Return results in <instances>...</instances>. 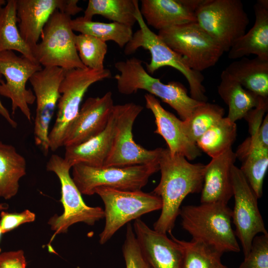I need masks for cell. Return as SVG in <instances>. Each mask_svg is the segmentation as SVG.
I'll use <instances>...</instances> for the list:
<instances>
[{"label": "cell", "mask_w": 268, "mask_h": 268, "mask_svg": "<svg viewBox=\"0 0 268 268\" xmlns=\"http://www.w3.org/2000/svg\"><path fill=\"white\" fill-rule=\"evenodd\" d=\"M238 268H268V233L257 235Z\"/></svg>", "instance_id": "d590c367"}, {"label": "cell", "mask_w": 268, "mask_h": 268, "mask_svg": "<svg viewBox=\"0 0 268 268\" xmlns=\"http://www.w3.org/2000/svg\"><path fill=\"white\" fill-rule=\"evenodd\" d=\"M236 159L231 147L212 158L205 165L201 203H228L233 195L231 169Z\"/></svg>", "instance_id": "44dd1931"}, {"label": "cell", "mask_w": 268, "mask_h": 268, "mask_svg": "<svg viewBox=\"0 0 268 268\" xmlns=\"http://www.w3.org/2000/svg\"><path fill=\"white\" fill-rule=\"evenodd\" d=\"M23 251H10L0 254V268H26Z\"/></svg>", "instance_id": "f35d334b"}, {"label": "cell", "mask_w": 268, "mask_h": 268, "mask_svg": "<svg viewBox=\"0 0 268 268\" xmlns=\"http://www.w3.org/2000/svg\"><path fill=\"white\" fill-rule=\"evenodd\" d=\"M116 133L113 109L104 130L87 141L65 147V161L72 168L78 164L94 167H103L111 152Z\"/></svg>", "instance_id": "7402d4cb"}, {"label": "cell", "mask_w": 268, "mask_h": 268, "mask_svg": "<svg viewBox=\"0 0 268 268\" xmlns=\"http://www.w3.org/2000/svg\"><path fill=\"white\" fill-rule=\"evenodd\" d=\"M65 70L59 67H44L34 73L30 81L36 97L34 136L35 144L45 155L50 150L49 126L61 96L59 88Z\"/></svg>", "instance_id": "9a60e30c"}, {"label": "cell", "mask_w": 268, "mask_h": 268, "mask_svg": "<svg viewBox=\"0 0 268 268\" xmlns=\"http://www.w3.org/2000/svg\"><path fill=\"white\" fill-rule=\"evenodd\" d=\"M71 167L63 157L52 154L46 164V169L54 172L58 177L61 187V202L64 212L61 215L55 214L51 217L48 224L54 234L50 242L55 236L66 233L72 225L83 222L89 226L104 218V211L99 206H89L85 204L72 177L69 174Z\"/></svg>", "instance_id": "30bf717a"}, {"label": "cell", "mask_w": 268, "mask_h": 268, "mask_svg": "<svg viewBox=\"0 0 268 268\" xmlns=\"http://www.w3.org/2000/svg\"><path fill=\"white\" fill-rule=\"evenodd\" d=\"M234 205L232 221L235 234L241 244L244 256L249 252L253 239L258 234L268 233L260 212L258 198L242 172L233 165L231 169Z\"/></svg>", "instance_id": "4fadbf2b"}, {"label": "cell", "mask_w": 268, "mask_h": 268, "mask_svg": "<svg viewBox=\"0 0 268 268\" xmlns=\"http://www.w3.org/2000/svg\"><path fill=\"white\" fill-rule=\"evenodd\" d=\"M159 166L160 180L152 193L160 198L162 207L153 229L167 234L172 233L184 199L201 192L205 165L191 163L184 156L162 148Z\"/></svg>", "instance_id": "6da1fadb"}, {"label": "cell", "mask_w": 268, "mask_h": 268, "mask_svg": "<svg viewBox=\"0 0 268 268\" xmlns=\"http://www.w3.org/2000/svg\"><path fill=\"white\" fill-rule=\"evenodd\" d=\"M78 0H16V16L20 34L32 52L43 29L56 10L74 15L83 10Z\"/></svg>", "instance_id": "2e32d148"}, {"label": "cell", "mask_w": 268, "mask_h": 268, "mask_svg": "<svg viewBox=\"0 0 268 268\" xmlns=\"http://www.w3.org/2000/svg\"><path fill=\"white\" fill-rule=\"evenodd\" d=\"M6 1L4 0H0V6L4 5L6 4Z\"/></svg>", "instance_id": "b9f144b4"}, {"label": "cell", "mask_w": 268, "mask_h": 268, "mask_svg": "<svg viewBox=\"0 0 268 268\" xmlns=\"http://www.w3.org/2000/svg\"><path fill=\"white\" fill-rule=\"evenodd\" d=\"M114 105L111 91L102 97L87 98L70 125L64 146L79 144L103 132L107 125Z\"/></svg>", "instance_id": "e0dca14e"}, {"label": "cell", "mask_w": 268, "mask_h": 268, "mask_svg": "<svg viewBox=\"0 0 268 268\" xmlns=\"http://www.w3.org/2000/svg\"><path fill=\"white\" fill-rule=\"evenodd\" d=\"M111 75V71L105 68L100 70L87 67L65 70L59 88L61 96L57 106L56 119L48 135L50 150L55 151L64 146L67 133L79 112L88 88Z\"/></svg>", "instance_id": "5b68a950"}, {"label": "cell", "mask_w": 268, "mask_h": 268, "mask_svg": "<svg viewBox=\"0 0 268 268\" xmlns=\"http://www.w3.org/2000/svg\"><path fill=\"white\" fill-rule=\"evenodd\" d=\"M8 207V204L6 203H0V212L7 209Z\"/></svg>", "instance_id": "60d3db41"}, {"label": "cell", "mask_w": 268, "mask_h": 268, "mask_svg": "<svg viewBox=\"0 0 268 268\" xmlns=\"http://www.w3.org/2000/svg\"><path fill=\"white\" fill-rule=\"evenodd\" d=\"M2 75L0 74V81L1 79ZM0 115L13 128H16L17 127V123L16 121L12 118L9 112L7 109L2 104L0 99Z\"/></svg>", "instance_id": "ab89813d"}, {"label": "cell", "mask_w": 268, "mask_h": 268, "mask_svg": "<svg viewBox=\"0 0 268 268\" xmlns=\"http://www.w3.org/2000/svg\"><path fill=\"white\" fill-rule=\"evenodd\" d=\"M73 31L89 35L104 42L112 41L123 48L131 40L132 27L117 22L104 23L93 21L78 17L70 21Z\"/></svg>", "instance_id": "f546056e"}, {"label": "cell", "mask_w": 268, "mask_h": 268, "mask_svg": "<svg viewBox=\"0 0 268 268\" xmlns=\"http://www.w3.org/2000/svg\"><path fill=\"white\" fill-rule=\"evenodd\" d=\"M224 109L221 106L203 102L194 110L189 120L183 121L185 133L196 143L197 139L208 129L223 118Z\"/></svg>", "instance_id": "d6a6232c"}, {"label": "cell", "mask_w": 268, "mask_h": 268, "mask_svg": "<svg viewBox=\"0 0 268 268\" xmlns=\"http://www.w3.org/2000/svg\"><path fill=\"white\" fill-rule=\"evenodd\" d=\"M143 107L134 103L114 105L116 133L111 152L103 167H125L159 162L162 148L146 149L133 138L132 130Z\"/></svg>", "instance_id": "7c38bea8"}, {"label": "cell", "mask_w": 268, "mask_h": 268, "mask_svg": "<svg viewBox=\"0 0 268 268\" xmlns=\"http://www.w3.org/2000/svg\"><path fill=\"white\" fill-rule=\"evenodd\" d=\"M2 234H3V233H2V231H1V228H0V239H1V236H2ZM1 248H0V254L1 253Z\"/></svg>", "instance_id": "7bdbcfd3"}, {"label": "cell", "mask_w": 268, "mask_h": 268, "mask_svg": "<svg viewBox=\"0 0 268 268\" xmlns=\"http://www.w3.org/2000/svg\"><path fill=\"white\" fill-rule=\"evenodd\" d=\"M135 16L140 28L133 33L131 40L125 46V54L131 55L139 48L148 50L151 60L146 65V70L149 74L164 67L174 68L187 80L191 97L198 101L207 102L205 88L202 84L204 77L201 72L192 69L182 56L170 48L158 34L149 29L140 12L138 4Z\"/></svg>", "instance_id": "277c9868"}, {"label": "cell", "mask_w": 268, "mask_h": 268, "mask_svg": "<svg viewBox=\"0 0 268 268\" xmlns=\"http://www.w3.org/2000/svg\"><path fill=\"white\" fill-rule=\"evenodd\" d=\"M26 166L25 158L14 146L0 141V198L9 200L17 194Z\"/></svg>", "instance_id": "484cf974"}, {"label": "cell", "mask_w": 268, "mask_h": 268, "mask_svg": "<svg viewBox=\"0 0 268 268\" xmlns=\"http://www.w3.org/2000/svg\"><path fill=\"white\" fill-rule=\"evenodd\" d=\"M196 22L228 52L245 33L249 19L240 0H202Z\"/></svg>", "instance_id": "ba28073f"}, {"label": "cell", "mask_w": 268, "mask_h": 268, "mask_svg": "<svg viewBox=\"0 0 268 268\" xmlns=\"http://www.w3.org/2000/svg\"><path fill=\"white\" fill-rule=\"evenodd\" d=\"M202 0H142L140 12L148 25L158 31L196 22L195 11Z\"/></svg>", "instance_id": "ffe728a7"}, {"label": "cell", "mask_w": 268, "mask_h": 268, "mask_svg": "<svg viewBox=\"0 0 268 268\" xmlns=\"http://www.w3.org/2000/svg\"><path fill=\"white\" fill-rule=\"evenodd\" d=\"M122 252L126 268H152L140 250L133 226L130 223L127 225Z\"/></svg>", "instance_id": "e575fe53"}, {"label": "cell", "mask_w": 268, "mask_h": 268, "mask_svg": "<svg viewBox=\"0 0 268 268\" xmlns=\"http://www.w3.org/2000/svg\"><path fill=\"white\" fill-rule=\"evenodd\" d=\"M133 229L140 250L152 268H181L182 250L173 239L150 228L140 218L134 220Z\"/></svg>", "instance_id": "ac0fdd59"}, {"label": "cell", "mask_w": 268, "mask_h": 268, "mask_svg": "<svg viewBox=\"0 0 268 268\" xmlns=\"http://www.w3.org/2000/svg\"><path fill=\"white\" fill-rule=\"evenodd\" d=\"M183 228L192 237L223 255L240 248L232 225V209L222 202L187 205L180 208Z\"/></svg>", "instance_id": "7a4b0ae2"}, {"label": "cell", "mask_w": 268, "mask_h": 268, "mask_svg": "<svg viewBox=\"0 0 268 268\" xmlns=\"http://www.w3.org/2000/svg\"><path fill=\"white\" fill-rule=\"evenodd\" d=\"M224 70L246 89L258 96L268 97V60L243 57Z\"/></svg>", "instance_id": "cb8c5ba5"}, {"label": "cell", "mask_w": 268, "mask_h": 268, "mask_svg": "<svg viewBox=\"0 0 268 268\" xmlns=\"http://www.w3.org/2000/svg\"><path fill=\"white\" fill-rule=\"evenodd\" d=\"M72 180L81 194L91 196L98 187L140 191L159 170V162L118 167H94L82 164L72 167Z\"/></svg>", "instance_id": "9c48e42d"}, {"label": "cell", "mask_w": 268, "mask_h": 268, "mask_svg": "<svg viewBox=\"0 0 268 268\" xmlns=\"http://www.w3.org/2000/svg\"><path fill=\"white\" fill-rule=\"evenodd\" d=\"M255 21L252 28L240 38L228 51V58L241 59L255 55L268 60V1L259 0L254 5Z\"/></svg>", "instance_id": "603a6c76"}, {"label": "cell", "mask_w": 268, "mask_h": 268, "mask_svg": "<svg viewBox=\"0 0 268 268\" xmlns=\"http://www.w3.org/2000/svg\"><path fill=\"white\" fill-rule=\"evenodd\" d=\"M71 16L56 10L45 25L41 41L32 50L33 55L44 67H56L65 70L85 68L74 42Z\"/></svg>", "instance_id": "52a82bcc"}, {"label": "cell", "mask_w": 268, "mask_h": 268, "mask_svg": "<svg viewBox=\"0 0 268 268\" xmlns=\"http://www.w3.org/2000/svg\"><path fill=\"white\" fill-rule=\"evenodd\" d=\"M42 68L39 63L23 56H18L13 51L0 53V74L5 79V81H0V95L11 100L12 115L18 109L31 122L29 105L34 103L36 97L26 85L32 75Z\"/></svg>", "instance_id": "5bb4252c"}, {"label": "cell", "mask_w": 268, "mask_h": 268, "mask_svg": "<svg viewBox=\"0 0 268 268\" xmlns=\"http://www.w3.org/2000/svg\"><path fill=\"white\" fill-rule=\"evenodd\" d=\"M0 228L3 234L10 232L20 225L32 222L35 220V214L28 209L19 213L0 212Z\"/></svg>", "instance_id": "8d00e7d4"}, {"label": "cell", "mask_w": 268, "mask_h": 268, "mask_svg": "<svg viewBox=\"0 0 268 268\" xmlns=\"http://www.w3.org/2000/svg\"><path fill=\"white\" fill-rule=\"evenodd\" d=\"M268 107V98L260 97L257 106L250 110L244 117L248 123L250 135H254L259 130Z\"/></svg>", "instance_id": "74e56055"}, {"label": "cell", "mask_w": 268, "mask_h": 268, "mask_svg": "<svg viewBox=\"0 0 268 268\" xmlns=\"http://www.w3.org/2000/svg\"><path fill=\"white\" fill-rule=\"evenodd\" d=\"M74 42L79 57L85 67L98 70L104 68V60L108 50L106 42L79 34L75 35Z\"/></svg>", "instance_id": "836d02e7"}, {"label": "cell", "mask_w": 268, "mask_h": 268, "mask_svg": "<svg viewBox=\"0 0 268 268\" xmlns=\"http://www.w3.org/2000/svg\"><path fill=\"white\" fill-rule=\"evenodd\" d=\"M159 37L182 56L193 70L201 72L214 66L224 51L196 22L169 27Z\"/></svg>", "instance_id": "8fae6325"}, {"label": "cell", "mask_w": 268, "mask_h": 268, "mask_svg": "<svg viewBox=\"0 0 268 268\" xmlns=\"http://www.w3.org/2000/svg\"><path fill=\"white\" fill-rule=\"evenodd\" d=\"M220 79L218 94L228 106L227 117L235 123L257 106L260 97L244 88L225 70L221 72Z\"/></svg>", "instance_id": "d4e9b609"}, {"label": "cell", "mask_w": 268, "mask_h": 268, "mask_svg": "<svg viewBox=\"0 0 268 268\" xmlns=\"http://www.w3.org/2000/svg\"><path fill=\"white\" fill-rule=\"evenodd\" d=\"M94 194L100 197L104 204L105 223L99 240L101 245L106 243L126 224L162 207L160 198L152 192L101 187L95 189Z\"/></svg>", "instance_id": "8992f818"}, {"label": "cell", "mask_w": 268, "mask_h": 268, "mask_svg": "<svg viewBox=\"0 0 268 268\" xmlns=\"http://www.w3.org/2000/svg\"><path fill=\"white\" fill-rule=\"evenodd\" d=\"M144 99L146 107L155 117L156 129L154 133L163 137L171 154L183 155L189 160L199 156L201 150L186 134L183 121L166 110L155 96L146 93Z\"/></svg>", "instance_id": "d6986e66"}, {"label": "cell", "mask_w": 268, "mask_h": 268, "mask_svg": "<svg viewBox=\"0 0 268 268\" xmlns=\"http://www.w3.org/2000/svg\"><path fill=\"white\" fill-rule=\"evenodd\" d=\"M115 67L119 72L115 78L120 93L130 95L140 89L147 91L173 108L182 121L189 120L196 108L203 103L189 96L180 82L164 84L159 78L152 77L144 68L142 61L136 58L117 62Z\"/></svg>", "instance_id": "3957f363"}, {"label": "cell", "mask_w": 268, "mask_h": 268, "mask_svg": "<svg viewBox=\"0 0 268 268\" xmlns=\"http://www.w3.org/2000/svg\"><path fill=\"white\" fill-rule=\"evenodd\" d=\"M17 23L16 0H8L4 6H0V53L16 51L37 62L31 49L22 39Z\"/></svg>", "instance_id": "83f0119b"}, {"label": "cell", "mask_w": 268, "mask_h": 268, "mask_svg": "<svg viewBox=\"0 0 268 268\" xmlns=\"http://www.w3.org/2000/svg\"><path fill=\"white\" fill-rule=\"evenodd\" d=\"M170 234L181 248V268H228L221 261L222 255L204 243L193 240H181L172 233Z\"/></svg>", "instance_id": "1f68e13d"}, {"label": "cell", "mask_w": 268, "mask_h": 268, "mask_svg": "<svg viewBox=\"0 0 268 268\" xmlns=\"http://www.w3.org/2000/svg\"><path fill=\"white\" fill-rule=\"evenodd\" d=\"M236 135V123L223 117L202 134L196 144L212 158L231 148Z\"/></svg>", "instance_id": "4dcf8cb0"}, {"label": "cell", "mask_w": 268, "mask_h": 268, "mask_svg": "<svg viewBox=\"0 0 268 268\" xmlns=\"http://www.w3.org/2000/svg\"><path fill=\"white\" fill-rule=\"evenodd\" d=\"M137 0H89L83 17L92 20L100 15L113 22L130 27L136 22L135 16Z\"/></svg>", "instance_id": "f1b7e54d"}, {"label": "cell", "mask_w": 268, "mask_h": 268, "mask_svg": "<svg viewBox=\"0 0 268 268\" xmlns=\"http://www.w3.org/2000/svg\"><path fill=\"white\" fill-rule=\"evenodd\" d=\"M235 153L242 162L240 170L258 199L261 198L268 167V148L250 146L243 142Z\"/></svg>", "instance_id": "4316f807"}]
</instances>
